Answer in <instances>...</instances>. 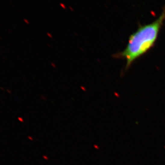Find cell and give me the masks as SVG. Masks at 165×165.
Wrapping results in <instances>:
<instances>
[{"label":"cell","instance_id":"cell-1","mask_svg":"<svg viewBox=\"0 0 165 165\" xmlns=\"http://www.w3.org/2000/svg\"><path fill=\"white\" fill-rule=\"evenodd\" d=\"M165 21V6L155 20L147 24L140 25L129 36L125 48L117 54V57L126 60V69L154 46Z\"/></svg>","mask_w":165,"mask_h":165}]
</instances>
